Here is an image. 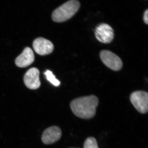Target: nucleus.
Masks as SVG:
<instances>
[{"mask_svg": "<svg viewBox=\"0 0 148 148\" xmlns=\"http://www.w3.org/2000/svg\"><path fill=\"white\" fill-rule=\"evenodd\" d=\"M61 135L62 132L60 127L56 126H51L44 131L42 140L44 144L49 145L60 140Z\"/></svg>", "mask_w": 148, "mask_h": 148, "instance_id": "8", "label": "nucleus"}, {"mask_svg": "<svg viewBox=\"0 0 148 148\" xmlns=\"http://www.w3.org/2000/svg\"><path fill=\"white\" fill-rule=\"evenodd\" d=\"M95 34L96 39L103 43L111 42L114 38L113 29L108 24L105 23L99 24L96 27Z\"/></svg>", "mask_w": 148, "mask_h": 148, "instance_id": "5", "label": "nucleus"}, {"mask_svg": "<svg viewBox=\"0 0 148 148\" xmlns=\"http://www.w3.org/2000/svg\"><path fill=\"white\" fill-rule=\"evenodd\" d=\"M40 72L38 69L33 68L28 70L24 75V80L25 85L31 89H36L40 86Z\"/></svg>", "mask_w": 148, "mask_h": 148, "instance_id": "6", "label": "nucleus"}, {"mask_svg": "<svg viewBox=\"0 0 148 148\" xmlns=\"http://www.w3.org/2000/svg\"><path fill=\"white\" fill-rule=\"evenodd\" d=\"M80 7V3L77 0H70L53 12L52 19L56 22L67 21L77 13Z\"/></svg>", "mask_w": 148, "mask_h": 148, "instance_id": "2", "label": "nucleus"}, {"mask_svg": "<svg viewBox=\"0 0 148 148\" xmlns=\"http://www.w3.org/2000/svg\"><path fill=\"white\" fill-rule=\"evenodd\" d=\"M34 54L30 48L27 47L24 49L23 52L16 58L15 64L20 68H25L30 66L34 62Z\"/></svg>", "mask_w": 148, "mask_h": 148, "instance_id": "9", "label": "nucleus"}, {"mask_svg": "<svg viewBox=\"0 0 148 148\" xmlns=\"http://www.w3.org/2000/svg\"><path fill=\"white\" fill-rule=\"evenodd\" d=\"M48 81L54 85V86H58L60 85L61 82L56 78L55 76L53 75V73L49 70H47L44 73Z\"/></svg>", "mask_w": 148, "mask_h": 148, "instance_id": "10", "label": "nucleus"}, {"mask_svg": "<svg viewBox=\"0 0 148 148\" xmlns=\"http://www.w3.org/2000/svg\"><path fill=\"white\" fill-rule=\"evenodd\" d=\"M130 100L135 109L142 114H145L148 110V94L144 91L132 92Z\"/></svg>", "mask_w": 148, "mask_h": 148, "instance_id": "3", "label": "nucleus"}, {"mask_svg": "<svg viewBox=\"0 0 148 148\" xmlns=\"http://www.w3.org/2000/svg\"><path fill=\"white\" fill-rule=\"evenodd\" d=\"M84 148H99L96 139L93 137L87 138L85 142Z\"/></svg>", "mask_w": 148, "mask_h": 148, "instance_id": "11", "label": "nucleus"}, {"mask_svg": "<svg viewBox=\"0 0 148 148\" xmlns=\"http://www.w3.org/2000/svg\"><path fill=\"white\" fill-rule=\"evenodd\" d=\"M100 57L103 64L113 71H119L122 67L123 62L121 59L116 54L110 51H101Z\"/></svg>", "mask_w": 148, "mask_h": 148, "instance_id": "4", "label": "nucleus"}, {"mask_svg": "<svg viewBox=\"0 0 148 148\" xmlns=\"http://www.w3.org/2000/svg\"><path fill=\"white\" fill-rule=\"evenodd\" d=\"M143 20L145 24H148V10H147L144 13V16H143Z\"/></svg>", "mask_w": 148, "mask_h": 148, "instance_id": "12", "label": "nucleus"}, {"mask_svg": "<svg viewBox=\"0 0 148 148\" xmlns=\"http://www.w3.org/2000/svg\"><path fill=\"white\" fill-rule=\"evenodd\" d=\"M98 102L96 96L91 95L76 98L70 105L74 114L80 118L88 119L95 116Z\"/></svg>", "mask_w": 148, "mask_h": 148, "instance_id": "1", "label": "nucleus"}, {"mask_svg": "<svg viewBox=\"0 0 148 148\" xmlns=\"http://www.w3.org/2000/svg\"><path fill=\"white\" fill-rule=\"evenodd\" d=\"M33 48L38 54L44 56L51 53L53 51L54 47L50 41L44 38H39L34 41Z\"/></svg>", "mask_w": 148, "mask_h": 148, "instance_id": "7", "label": "nucleus"}]
</instances>
